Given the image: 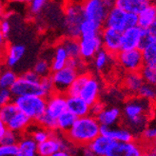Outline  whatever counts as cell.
Returning a JSON list of instances; mask_svg holds the SVG:
<instances>
[{
    "instance_id": "3",
    "label": "cell",
    "mask_w": 156,
    "mask_h": 156,
    "mask_svg": "<svg viewBox=\"0 0 156 156\" xmlns=\"http://www.w3.org/2000/svg\"><path fill=\"white\" fill-rule=\"evenodd\" d=\"M13 103L21 112L35 122L46 112L47 99L44 96L24 95L14 97Z\"/></svg>"
},
{
    "instance_id": "30",
    "label": "cell",
    "mask_w": 156,
    "mask_h": 156,
    "mask_svg": "<svg viewBox=\"0 0 156 156\" xmlns=\"http://www.w3.org/2000/svg\"><path fill=\"white\" fill-rule=\"evenodd\" d=\"M102 26L99 23L90 19H84L80 25V37L100 34Z\"/></svg>"
},
{
    "instance_id": "9",
    "label": "cell",
    "mask_w": 156,
    "mask_h": 156,
    "mask_svg": "<svg viewBox=\"0 0 156 156\" xmlns=\"http://www.w3.org/2000/svg\"><path fill=\"white\" fill-rule=\"evenodd\" d=\"M10 90L13 97L24 96V95H38V96L45 97L44 91L40 86V81L33 82L25 79L22 76L17 77L16 81L12 86Z\"/></svg>"
},
{
    "instance_id": "60",
    "label": "cell",
    "mask_w": 156,
    "mask_h": 156,
    "mask_svg": "<svg viewBox=\"0 0 156 156\" xmlns=\"http://www.w3.org/2000/svg\"><path fill=\"white\" fill-rule=\"evenodd\" d=\"M145 1H151V0H145Z\"/></svg>"
},
{
    "instance_id": "17",
    "label": "cell",
    "mask_w": 156,
    "mask_h": 156,
    "mask_svg": "<svg viewBox=\"0 0 156 156\" xmlns=\"http://www.w3.org/2000/svg\"><path fill=\"white\" fill-rule=\"evenodd\" d=\"M147 32V30H146ZM140 50L145 65H156V37L146 34Z\"/></svg>"
},
{
    "instance_id": "1",
    "label": "cell",
    "mask_w": 156,
    "mask_h": 156,
    "mask_svg": "<svg viewBox=\"0 0 156 156\" xmlns=\"http://www.w3.org/2000/svg\"><path fill=\"white\" fill-rule=\"evenodd\" d=\"M151 103L140 96L129 100L124 107V117L128 129L135 134H141L149 125L151 112Z\"/></svg>"
},
{
    "instance_id": "29",
    "label": "cell",
    "mask_w": 156,
    "mask_h": 156,
    "mask_svg": "<svg viewBox=\"0 0 156 156\" xmlns=\"http://www.w3.org/2000/svg\"><path fill=\"white\" fill-rule=\"evenodd\" d=\"M60 45L65 49L69 58L80 57V49H79V40L73 37H65L61 40Z\"/></svg>"
},
{
    "instance_id": "47",
    "label": "cell",
    "mask_w": 156,
    "mask_h": 156,
    "mask_svg": "<svg viewBox=\"0 0 156 156\" xmlns=\"http://www.w3.org/2000/svg\"><path fill=\"white\" fill-rule=\"evenodd\" d=\"M105 108V106L102 102H100V101H96V102H94L93 104L90 105V114L93 115V116H97L101 112H102L103 110Z\"/></svg>"
},
{
    "instance_id": "36",
    "label": "cell",
    "mask_w": 156,
    "mask_h": 156,
    "mask_svg": "<svg viewBox=\"0 0 156 156\" xmlns=\"http://www.w3.org/2000/svg\"><path fill=\"white\" fill-rule=\"evenodd\" d=\"M137 94L141 98L151 101V102H154L156 101V86L144 83L138 90Z\"/></svg>"
},
{
    "instance_id": "20",
    "label": "cell",
    "mask_w": 156,
    "mask_h": 156,
    "mask_svg": "<svg viewBox=\"0 0 156 156\" xmlns=\"http://www.w3.org/2000/svg\"><path fill=\"white\" fill-rule=\"evenodd\" d=\"M26 48L24 45L14 44L6 48L4 54V62L8 68H13L18 64V62L25 55Z\"/></svg>"
},
{
    "instance_id": "4",
    "label": "cell",
    "mask_w": 156,
    "mask_h": 156,
    "mask_svg": "<svg viewBox=\"0 0 156 156\" xmlns=\"http://www.w3.org/2000/svg\"><path fill=\"white\" fill-rule=\"evenodd\" d=\"M85 19L81 3L71 2L65 8V28L68 36L80 37V25Z\"/></svg>"
},
{
    "instance_id": "21",
    "label": "cell",
    "mask_w": 156,
    "mask_h": 156,
    "mask_svg": "<svg viewBox=\"0 0 156 156\" xmlns=\"http://www.w3.org/2000/svg\"><path fill=\"white\" fill-rule=\"evenodd\" d=\"M33 123L29 117L18 111L12 118L6 123L8 129L12 130L17 133H21L23 131H26V129L29 128V126Z\"/></svg>"
},
{
    "instance_id": "12",
    "label": "cell",
    "mask_w": 156,
    "mask_h": 156,
    "mask_svg": "<svg viewBox=\"0 0 156 156\" xmlns=\"http://www.w3.org/2000/svg\"><path fill=\"white\" fill-rule=\"evenodd\" d=\"M80 57L83 60H90L102 49L100 34L92 36H83L79 39Z\"/></svg>"
},
{
    "instance_id": "58",
    "label": "cell",
    "mask_w": 156,
    "mask_h": 156,
    "mask_svg": "<svg viewBox=\"0 0 156 156\" xmlns=\"http://www.w3.org/2000/svg\"><path fill=\"white\" fill-rule=\"evenodd\" d=\"M152 143H153V147H154L155 149H156V137L154 138V140H153V141H152Z\"/></svg>"
},
{
    "instance_id": "23",
    "label": "cell",
    "mask_w": 156,
    "mask_h": 156,
    "mask_svg": "<svg viewBox=\"0 0 156 156\" xmlns=\"http://www.w3.org/2000/svg\"><path fill=\"white\" fill-rule=\"evenodd\" d=\"M149 2L151 1H145V0H115L114 7L118 8L125 12L138 14Z\"/></svg>"
},
{
    "instance_id": "37",
    "label": "cell",
    "mask_w": 156,
    "mask_h": 156,
    "mask_svg": "<svg viewBox=\"0 0 156 156\" xmlns=\"http://www.w3.org/2000/svg\"><path fill=\"white\" fill-rule=\"evenodd\" d=\"M35 123L38 124L39 126H41L42 128H45L51 131L57 130L56 119L50 116L49 114H47L46 112H44V114H42L40 117H39V118L35 121Z\"/></svg>"
},
{
    "instance_id": "24",
    "label": "cell",
    "mask_w": 156,
    "mask_h": 156,
    "mask_svg": "<svg viewBox=\"0 0 156 156\" xmlns=\"http://www.w3.org/2000/svg\"><path fill=\"white\" fill-rule=\"evenodd\" d=\"M37 143L30 135H24L19 138L17 143L18 155L17 156H36Z\"/></svg>"
},
{
    "instance_id": "14",
    "label": "cell",
    "mask_w": 156,
    "mask_h": 156,
    "mask_svg": "<svg viewBox=\"0 0 156 156\" xmlns=\"http://www.w3.org/2000/svg\"><path fill=\"white\" fill-rule=\"evenodd\" d=\"M47 99L46 113L57 119L58 116L67 111V95L65 93L54 91Z\"/></svg>"
},
{
    "instance_id": "22",
    "label": "cell",
    "mask_w": 156,
    "mask_h": 156,
    "mask_svg": "<svg viewBox=\"0 0 156 156\" xmlns=\"http://www.w3.org/2000/svg\"><path fill=\"white\" fill-rule=\"evenodd\" d=\"M138 26L144 30H147L156 18V5L149 2L138 14Z\"/></svg>"
},
{
    "instance_id": "34",
    "label": "cell",
    "mask_w": 156,
    "mask_h": 156,
    "mask_svg": "<svg viewBox=\"0 0 156 156\" xmlns=\"http://www.w3.org/2000/svg\"><path fill=\"white\" fill-rule=\"evenodd\" d=\"M17 77L16 73L11 69H0V89H11Z\"/></svg>"
},
{
    "instance_id": "7",
    "label": "cell",
    "mask_w": 156,
    "mask_h": 156,
    "mask_svg": "<svg viewBox=\"0 0 156 156\" xmlns=\"http://www.w3.org/2000/svg\"><path fill=\"white\" fill-rule=\"evenodd\" d=\"M78 74L79 73L75 69L68 65L56 72H52L51 78L54 86V90L61 93H66L67 90L75 80Z\"/></svg>"
},
{
    "instance_id": "53",
    "label": "cell",
    "mask_w": 156,
    "mask_h": 156,
    "mask_svg": "<svg viewBox=\"0 0 156 156\" xmlns=\"http://www.w3.org/2000/svg\"><path fill=\"white\" fill-rule=\"evenodd\" d=\"M141 156H156V149L153 147L152 149L144 150Z\"/></svg>"
},
{
    "instance_id": "39",
    "label": "cell",
    "mask_w": 156,
    "mask_h": 156,
    "mask_svg": "<svg viewBox=\"0 0 156 156\" xmlns=\"http://www.w3.org/2000/svg\"><path fill=\"white\" fill-rule=\"evenodd\" d=\"M33 71L40 77L48 76L51 72V63L46 59H40L35 63Z\"/></svg>"
},
{
    "instance_id": "25",
    "label": "cell",
    "mask_w": 156,
    "mask_h": 156,
    "mask_svg": "<svg viewBox=\"0 0 156 156\" xmlns=\"http://www.w3.org/2000/svg\"><path fill=\"white\" fill-rule=\"evenodd\" d=\"M144 84V80L139 72L128 73L124 78V87L130 94H137Z\"/></svg>"
},
{
    "instance_id": "5",
    "label": "cell",
    "mask_w": 156,
    "mask_h": 156,
    "mask_svg": "<svg viewBox=\"0 0 156 156\" xmlns=\"http://www.w3.org/2000/svg\"><path fill=\"white\" fill-rule=\"evenodd\" d=\"M115 56L119 65L128 73L140 72L144 66L142 51L140 49L120 51Z\"/></svg>"
},
{
    "instance_id": "45",
    "label": "cell",
    "mask_w": 156,
    "mask_h": 156,
    "mask_svg": "<svg viewBox=\"0 0 156 156\" xmlns=\"http://www.w3.org/2000/svg\"><path fill=\"white\" fill-rule=\"evenodd\" d=\"M12 97L10 89H0V107L12 102Z\"/></svg>"
},
{
    "instance_id": "15",
    "label": "cell",
    "mask_w": 156,
    "mask_h": 156,
    "mask_svg": "<svg viewBox=\"0 0 156 156\" xmlns=\"http://www.w3.org/2000/svg\"><path fill=\"white\" fill-rule=\"evenodd\" d=\"M100 90L101 87L98 79L94 76L90 75L82 87L78 96H80L85 102H87L90 106L91 104L98 101L100 95Z\"/></svg>"
},
{
    "instance_id": "42",
    "label": "cell",
    "mask_w": 156,
    "mask_h": 156,
    "mask_svg": "<svg viewBox=\"0 0 156 156\" xmlns=\"http://www.w3.org/2000/svg\"><path fill=\"white\" fill-rule=\"evenodd\" d=\"M140 135H141L143 141L147 143L152 142L154 138L156 137V126H150V125H147Z\"/></svg>"
},
{
    "instance_id": "61",
    "label": "cell",
    "mask_w": 156,
    "mask_h": 156,
    "mask_svg": "<svg viewBox=\"0 0 156 156\" xmlns=\"http://www.w3.org/2000/svg\"><path fill=\"white\" fill-rule=\"evenodd\" d=\"M154 4H155V5H156V2H155V3H154Z\"/></svg>"
},
{
    "instance_id": "32",
    "label": "cell",
    "mask_w": 156,
    "mask_h": 156,
    "mask_svg": "<svg viewBox=\"0 0 156 156\" xmlns=\"http://www.w3.org/2000/svg\"><path fill=\"white\" fill-rule=\"evenodd\" d=\"M112 58V54L108 52L106 50L101 49L93 57V65L97 71H104L110 65Z\"/></svg>"
},
{
    "instance_id": "54",
    "label": "cell",
    "mask_w": 156,
    "mask_h": 156,
    "mask_svg": "<svg viewBox=\"0 0 156 156\" xmlns=\"http://www.w3.org/2000/svg\"><path fill=\"white\" fill-rule=\"evenodd\" d=\"M4 50H6V37L0 30V51H3Z\"/></svg>"
},
{
    "instance_id": "10",
    "label": "cell",
    "mask_w": 156,
    "mask_h": 156,
    "mask_svg": "<svg viewBox=\"0 0 156 156\" xmlns=\"http://www.w3.org/2000/svg\"><path fill=\"white\" fill-rule=\"evenodd\" d=\"M146 34V30L139 26L123 30L121 33V51L140 49Z\"/></svg>"
},
{
    "instance_id": "11",
    "label": "cell",
    "mask_w": 156,
    "mask_h": 156,
    "mask_svg": "<svg viewBox=\"0 0 156 156\" xmlns=\"http://www.w3.org/2000/svg\"><path fill=\"white\" fill-rule=\"evenodd\" d=\"M102 48L112 55L121 51V33L111 28L105 27L100 32Z\"/></svg>"
},
{
    "instance_id": "6",
    "label": "cell",
    "mask_w": 156,
    "mask_h": 156,
    "mask_svg": "<svg viewBox=\"0 0 156 156\" xmlns=\"http://www.w3.org/2000/svg\"><path fill=\"white\" fill-rule=\"evenodd\" d=\"M81 4L85 19H90L104 25V21L110 10L104 0H83Z\"/></svg>"
},
{
    "instance_id": "8",
    "label": "cell",
    "mask_w": 156,
    "mask_h": 156,
    "mask_svg": "<svg viewBox=\"0 0 156 156\" xmlns=\"http://www.w3.org/2000/svg\"><path fill=\"white\" fill-rule=\"evenodd\" d=\"M143 146L137 141L116 142L112 141L105 156H141Z\"/></svg>"
},
{
    "instance_id": "49",
    "label": "cell",
    "mask_w": 156,
    "mask_h": 156,
    "mask_svg": "<svg viewBox=\"0 0 156 156\" xmlns=\"http://www.w3.org/2000/svg\"><path fill=\"white\" fill-rule=\"evenodd\" d=\"M22 77H24L25 79L33 81V82H39L41 79V77L39 76L36 73H34V71H28L26 73H24L22 75Z\"/></svg>"
},
{
    "instance_id": "33",
    "label": "cell",
    "mask_w": 156,
    "mask_h": 156,
    "mask_svg": "<svg viewBox=\"0 0 156 156\" xmlns=\"http://www.w3.org/2000/svg\"><path fill=\"white\" fill-rule=\"evenodd\" d=\"M90 76L89 73H79L75 78V80L73 82V84L69 86V89L66 91V95L67 96H78L80 93V90L82 87L84 86L85 82L87 81L88 77Z\"/></svg>"
},
{
    "instance_id": "43",
    "label": "cell",
    "mask_w": 156,
    "mask_h": 156,
    "mask_svg": "<svg viewBox=\"0 0 156 156\" xmlns=\"http://www.w3.org/2000/svg\"><path fill=\"white\" fill-rule=\"evenodd\" d=\"M17 145H4L0 144V156H17Z\"/></svg>"
},
{
    "instance_id": "51",
    "label": "cell",
    "mask_w": 156,
    "mask_h": 156,
    "mask_svg": "<svg viewBox=\"0 0 156 156\" xmlns=\"http://www.w3.org/2000/svg\"><path fill=\"white\" fill-rule=\"evenodd\" d=\"M7 130H8V128H7L6 123L0 119V139L4 136V134L6 133Z\"/></svg>"
},
{
    "instance_id": "31",
    "label": "cell",
    "mask_w": 156,
    "mask_h": 156,
    "mask_svg": "<svg viewBox=\"0 0 156 156\" xmlns=\"http://www.w3.org/2000/svg\"><path fill=\"white\" fill-rule=\"evenodd\" d=\"M75 120H76V117L67 110L61 115H59L58 118L56 119L57 130H59L60 132H63V133H66V132L73 127Z\"/></svg>"
},
{
    "instance_id": "16",
    "label": "cell",
    "mask_w": 156,
    "mask_h": 156,
    "mask_svg": "<svg viewBox=\"0 0 156 156\" xmlns=\"http://www.w3.org/2000/svg\"><path fill=\"white\" fill-rule=\"evenodd\" d=\"M100 134H102L112 141L116 142H129L134 140L133 133L128 128L120 127H100Z\"/></svg>"
},
{
    "instance_id": "59",
    "label": "cell",
    "mask_w": 156,
    "mask_h": 156,
    "mask_svg": "<svg viewBox=\"0 0 156 156\" xmlns=\"http://www.w3.org/2000/svg\"><path fill=\"white\" fill-rule=\"evenodd\" d=\"M0 9H1V0H0Z\"/></svg>"
},
{
    "instance_id": "62",
    "label": "cell",
    "mask_w": 156,
    "mask_h": 156,
    "mask_svg": "<svg viewBox=\"0 0 156 156\" xmlns=\"http://www.w3.org/2000/svg\"><path fill=\"white\" fill-rule=\"evenodd\" d=\"M36 156H39V155H36Z\"/></svg>"
},
{
    "instance_id": "18",
    "label": "cell",
    "mask_w": 156,
    "mask_h": 156,
    "mask_svg": "<svg viewBox=\"0 0 156 156\" xmlns=\"http://www.w3.org/2000/svg\"><path fill=\"white\" fill-rule=\"evenodd\" d=\"M90 107L80 96H67V110L76 118L90 114Z\"/></svg>"
},
{
    "instance_id": "19",
    "label": "cell",
    "mask_w": 156,
    "mask_h": 156,
    "mask_svg": "<svg viewBox=\"0 0 156 156\" xmlns=\"http://www.w3.org/2000/svg\"><path fill=\"white\" fill-rule=\"evenodd\" d=\"M96 119L100 126L114 127L121 120V111L118 108H105L97 116Z\"/></svg>"
},
{
    "instance_id": "13",
    "label": "cell",
    "mask_w": 156,
    "mask_h": 156,
    "mask_svg": "<svg viewBox=\"0 0 156 156\" xmlns=\"http://www.w3.org/2000/svg\"><path fill=\"white\" fill-rule=\"evenodd\" d=\"M128 16V12H125L113 6L108 12L106 19L104 21V25L107 28H111L122 33L123 30L129 29Z\"/></svg>"
},
{
    "instance_id": "56",
    "label": "cell",
    "mask_w": 156,
    "mask_h": 156,
    "mask_svg": "<svg viewBox=\"0 0 156 156\" xmlns=\"http://www.w3.org/2000/svg\"><path fill=\"white\" fill-rule=\"evenodd\" d=\"M4 52L3 51H0V69H1V67H2V64L4 62Z\"/></svg>"
},
{
    "instance_id": "26",
    "label": "cell",
    "mask_w": 156,
    "mask_h": 156,
    "mask_svg": "<svg viewBox=\"0 0 156 156\" xmlns=\"http://www.w3.org/2000/svg\"><path fill=\"white\" fill-rule=\"evenodd\" d=\"M69 55L65 49L62 47L60 44L55 48L54 51L53 56L51 62V72H56L58 69H63L67 66L68 61H69Z\"/></svg>"
},
{
    "instance_id": "48",
    "label": "cell",
    "mask_w": 156,
    "mask_h": 156,
    "mask_svg": "<svg viewBox=\"0 0 156 156\" xmlns=\"http://www.w3.org/2000/svg\"><path fill=\"white\" fill-rule=\"evenodd\" d=\"M0 30H1L2 34L5 37L8 36V34L11 32V23L9 20H7V19L0 20Z\"/></svg>"
},
{
    "instance_id": "44",
    "label": "cell",
    "mask_w": 156,
    "mask_h": 156,
    "mask_svg": "<svg viewBox=\"0 0 156 156\" xmlns=\"http://www.w3.org/2000/svg\"><path fill=\"white\" fill-rule=\"evenodd\" d=\"M73 156H97L94 152H93L89 146H81L75 147L74 151L73 152Z\"/></svg>"
},
{
    "instance_id": "46",
    "label": "cell",
    "mask_w": 156,
    "mask_h": 156,
    "mask_svg": "<svg viewBox=\"0 0 156 156\" xmlns=\"http://www.w3.org/2000/svg\"><path fill=\"white\" fill-rule=\"evenodd\" d=\"M48 2V0H32L30 3V12L33 13H38L40 12L45 4Z\"/></svg>"
},
{
    "instance_id": "57",
    "label": "cell",
    "mask_w": 156,
    "mask_h": 156,
    "mask_svg": "<svg viewBox=\"0 0 156 156\" xmlns=\"http://www.w3.org/2000/svg\"><path fill=\"white\" fill-rule=\"evenodd\" d=\"M12 2H30L32 0H11Z\"/></svg>"
},
{
    "instance_id": "28",
    "label": "cell",
    "mask_w": 156,
    "mask_h": 156,
    "mask_svg": "<svg viewBox=\"0 0 156 156\" xmlns=\"http://www.w3.org/2000/svg\"><path fill=\"white\" fill-rule=\"evenodd\" d=\"M26 131L28 135L32 137L37 144H40L46 141L51 134V130L47 129L45 128H42L41 126H39L38 124H35V126H34L33 123L30 125L29 128L26 129Z\"/></svg>"
},
{
    "instance_id": "2",
    "label": "cell",
    "mask_w": 156,
    "mask_h": 156,
    "mask_svg": "<svg viewBox=\"0 0 156 156\" xmlns=\"http://www.w3.org/2000/svg\"><path fill=\"white\" fill-rule=\"evenodd\" d=\"M100 127L95 116L88 114L79 117L66 132V138L74 146H88L100 134Z\"/></svg>"
},
{
    "instance_id": "38",
    "label": "cell",
    "mask_w": 156,
    "mask_h": 156,
    "mask_svg": "<svg viewBox=\"0 0 156 156\" xmlns=\"http://www.w3.org/2000/svg\"><path fill=\"white\" fill-rule=\"evenodd\" d=\"M19 110L13 102H10L0 107V119L7 123Z\"/></svg>"
},
{
    "instance_id": "52",
    "label": "cell",
    "mask_w": 156,
    "mask_h": 156,
    "mask_svg": "<svg viewBox=\"0 0 156 156\" xmlns=\"http://www.w3.org/2000/svg\"><path fill=\"white\" fill-rule=\"evenodd\" d=\"M51 156H73L71 152L65 151V150H59L56 152H54L53 154H51Z\"/></svg>"
},
{
    "instance_id": "50",
    "label": "cell",
    "mask_w": 156,
    "mask_h": 156,
    "mask_svg": "<svg viewBox=\"0 0 156 156\" xmlns=\"http://www.w3.org/2000/svg\"><path fill=\"white\" fill-rule=\"evenodd\" d=\"M147 30V33L149 34L150 35H151V36H155L156 37V18H155V20L152 22V24L147 28V30Z\"/></svg>"
},
{
    "instance_id": "40",
    "label": "cell",
    "mask_w": 156,
    "mask_h": 156,
    "mask_svg": "<svg viewBox=\"0 0 156 156\" xmlns=\"http://www.w3.org/2000/svg\"><path fill=\"white\" fill-rule=\"evenodd\" d=\"M19 133L17 132H14L12 130L8 129L6 131V133L4 136L0 139V144H4V145H17L19 141Z\"/></svg>"
},
{
    "instance_id": "55",
    "label": "cell",
    "mask_w": 156,
    "mask_h": 156,
    "mask_svg": "<svg viewBox=\"0 0 156 156\" xmlns=\"http://www.w3.org/2000/svg\"><path fill=\"white\" fill-rule=\"evenodd\" d=\"M104 1H105L106 5H107L108 8H110V9H111L112 7L114 6V3H115V0H104Z\"/></svg>"
},
{
    "instance_id": "41",
    "label": "cell",
    "mask_w": 156,
    "mask_h": 156,
    "mask_svg": "<svg viewBox=\"0 0 156 156\" xmlns=\"http://www.w3.org/2000/svg\"><path fill=\"white\" fill-rule=\"evenodd\" d=\"M40 86L44 91L45 97H48L49 95H51L52 92H54V86L52 83V80L51 78V75L48 76H44L41 77L40 79Z\"/></svg>"
},
{
    "instance_id": "35",
    "label": "cell",
    "mask_w": 156,
    "mask_h": 156,
    "mask_svg": "<svg viewBox=\"0 0 156 156\" xmlns=\"http://www.w3.org/2000/svg\"><path fill=\"white\" fill-rule=\"evenodd\" d=\"M144 83L156 86V65H145L140 69Z\"/></svg>"
},
{
    "instance_id": "27",
    "label": "cell",
    "mask_w": 156,
    "mask_h": 156,
    "mask_svg": "<svg viewBox=\"0 0 156 156\" xmlns=\"http://www.w3.org/2000/svg\"><path fill=\"white\" fill-rule=\"evenodd\" d=\"M112 142V140H111L110 138H108L102 134H99L88 146L97 156H105Z\"/></svg>"
}]
</instances>
